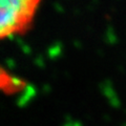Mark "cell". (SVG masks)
Listing matches in <instances>:
<instances>
[{
    "label": "cell",
    "instance_id": "1",
    "mask_svg": "<svg viewBox=\"0 0 126 126\" xmlns=\"http://www.w3.org/2000/svg\"><path fill=\"white\" fill-rule=\"evenodd\" d=\"M42 0H0V41L25 34Z\"/></svg>",
    "mask_w": 126,
    "mask_h": 126
}]
</instances>
